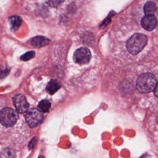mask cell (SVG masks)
I'll use <instances>...</instances> for the list:
<instances>
[{"instance_id":"6da1fadb","label":"cell","mask_w":158,"mask_h":158,"mask_svg":"<svg viewBox=\"0 0 158 158\" xmlns=\"http://www.w3.org/2000/svg\"><path fill=\"white\" fill-rule=\"evenodd\" d=\"M148 42V37L141 33L133 35L127 41V49L130 53L136 55L141 52Z\"/></svg>"},{"instance_id":"7a4b0ae2","label":"cell","mask_w":158,"mask_h":158,"mask_svg":"<svg viewBox=\"0 0 158 158\" xmlns=\"http://www.w3.org/2000/svg\"><path fill=\"white\" fill-rule=\"evenodd\" d=\"M157 83L156 77L149 73H143L136 81V89L142 93H148L154 90Z\"/></svg>"},{"instance_id":"3957f363","label":"cell","mask_w":158,"mask_h":158,"mask_svg":"<svg viewBox=\"0 0 158 158\" xmlns=\"http://www.w3.org/2000/svg\"><path fill=\"white\" fill-rule=\"evenodd\" d=\"M18 119V114L12 109L6 107L0 111V122L6 127L14 125Z\"/></svg>"},{"instance_id":"277c9868","label":"cell","mask_w":158,"mask_h":158,"mask_svg":"<svg viewBox=\"0 0 158 158\" xmlns=\"http://www.w3.org/2000/svg\"><path fill=\"white\" fill-rule=\"evenodd\" d=\"M25 120L30 127H35L41 123L43 115L41 112L36 109H30L25 114Z\"/></svg>"},{"instance_id":"5b68a950","label":"cell","mask_w":158,"mask_h":158,"mask_svg":"<svg viewBox=\"0 0 158 158\" xmlns=\"http://www.w3.org/2000/svg\"><path fill=\"white\" fill-rule=\"evenodd\" d=\"M91 58L90 51L86 47H81L77 49L73 54L74 61L79 64L83 65L88 63Z\"/></svg>"},{"instance_id":"8992f818","label":"cell","mask_w":158,"mask_h":158,"mask_svg":"<svg viewBox=\"0 0 158 158\" xmlns=\"http://www.w3.org/2000/svg\"><path fill=\"white\" fill-rule=\"evenodd\" d=\"M14 104L19 113H24L28 110L29 105L25 96L22 94H18L13 98Z\"/></svg>"},{"instance_id":"52a82bcc","label":"cell","mask_w":158,"mask_h":158,"mask_svg":"<svg viewBox=\"0 0 158 158\" xmlns=\"http://www.w3.org/2000/svg\"><path fill=\"white\" fill-rule=\"evenodd\" d=\"M141 24L144 29L148 31H151L156 27L157 25V20L154 15H145L142 19Z\"/></svg>"},{"instance_id":"ba28073f","label":"cell","mask_w":158,"mask_h":158,"mask_svg":"<svg viewBox=\"0 0 158 158\" xmlns=\"http://www.w3.org/2000/svg\"><path fill=\"white\" fill-rule=\"evenodd\" d=\"M49 43L50 40L43 36H35L31 40V45L35 48H41L48 45Z\"/></svg>"},{"instance_id":"9c48e42d","label":"cell","mask_w":158,"mask_h":158,"mask_svg":"<svg viewBox=\"0 0 158 158\" xmlns=\"http://www.w3.org/2000/svg\"><path fill=\"white\" fill-rule=\"evenodd\" d=\"M10 28L12 30L15 31L19 28L22 24V19L17 15H13L9 19Z\"/></svg>"},{"instance_id":"30bf717a","label":"cell","mask_w":158,"mask_h":158,"mask_svg":"<svg viewBox=\"0 0 158 158\" xmlns=\"http://www.w3.org/2000/svg\"><path fill=\"white\" fill-rule=\"evenodd\" d=\"M143 10L146 15H153L156 10V5L153 1H148L144 4Z\"/></svg>"},{"instance_id":"8fae6325","label":"cell","mask_w":158,"mask_h":158,"mask_svg":"<svg viewBox=\"0 0 158 158\" xmlns=\"http://www.w3.org/2000/svg\"><path fill=\"white\" fill-rule=\"evenodd\" d=\"M60 88V84L58 83L57 81L56 80H51L48 83L46 86V90L47 91L51 94H54L59 88Z\"/></svg>"},{"instance_id":"7c38bea8","label":"cell","mask_w":158,"mask_h":158,"mask_svg":"<svg viewBox=\"0 0 158 158\" xmlns=\"http://www.w3.org/2000/svg\"><path fill=\"white\" fill-rule=\"evenodd\" d=\"M39 109L43 112H47L49 111L51 107V102L46 99L42 100L38 104Z\"/></svg>"},{"instance_id":"4fadbf2b","label":"cell","mask_w":158,"mask_h":158,"mask_svg":"<svg viewBox=\"0 0 158 158\" xmlns=\"http://www.w3.org/2000/svg\"><path fill=\"white\" fill-rule=\"evenodd\" d=\"M10 72V68L7 65H0V78L6 77Z\"/></svg>"},{"instance_id":"5bb4252c","label":"cell","mask_w":158,"mask_h":158,"mask_svg":"<svg viewBox=\"0 0 158 158\" xmlns=\"http://www.w3.org/2000/svg\"><path fill=\"white\" fill-rule=\"evenodd\" d=\"M35 53L34 51H28L20 57V59L23 61H27V60H29L30 59L33 58L35 57Z\"/></svg>"},{"instance_id":"9a60e30c","label":"cell","mask_w":158,"mask_h":158,"mask_svg":"<svg viewBox=\"0 0 158 158\" xmlns=\"http://www.w3.org/2000/svg\"><path fill=\"white\" fill-rule=\"evenodd\" d=\"M64 0H46L48 5L51 7H57L64 2Z\"/></svg>"},{"instance_id":"2e32d148","label":"cell","mask_w":158,"mask_h":158,"mask_svg":"<svg viewBox=\"0 0 158 158\" xmlns=\"http://www.w3.org/2000/svg\"><path fill=\"white\" fill-rule=\"evenodd\" d=\"M36 141V139L35 138H34L30 142L29 145H28V147H29V149H31L34 147Z\"/></svg>"},{"instance_id":"e0dca14e","label":"cell","mask_w":158,"mask_h":158,"mask_svg":"<svg viewBox=\"0 0 158 158\" xmlns=\"http://www.w3.org/2000/svg\"><path fill=\"white\" fill-rule=\"evenodd\" d=\"M154 93L155 96L158 98V82L156 83V85L154 89Z\"/></svg>"},{"instance_id":"ac0fdd59","label":"cell","mask_w":158,"mask_h":158,"mask_svg":"<svg viewBox=\"0 0 158 158\" xmlns=\"http://www.w3.org/2000/svg\"><path fill=\"white\" fill-rule=\"evenodd\" d=\"M38 158H44V157L43 156H40L38 157Z\"/></svg>"}]
</instances>
